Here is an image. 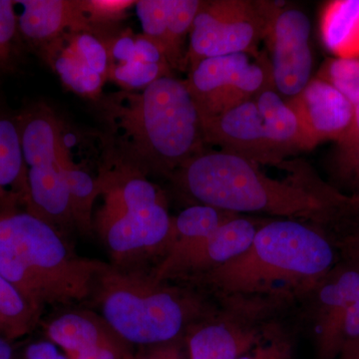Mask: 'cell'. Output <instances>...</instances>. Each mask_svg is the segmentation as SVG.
Here are the masks:
<instances>
[{"mask_svg": "<svg viewBox=\"0 0 359 359\" xmlns=\"http://www.w3.org/2000/svg\"><path fill=\"white\" fill-rule=\"evenodd\" d=\"M290 347L287 342L276 340L266 346H257L249 353L238 359H290Z\"/></svg>", "mask_w": 359, "mask_h": 359, "instance_id": "cell-31", "label": "cell"}, {"mask_svg": "<svg viewBox=\"0 0 359 359\" xmlns=\"http://www.w3.org/2000/svg\"><path fill=\"white\" fill-rule=\"evenodd\" d=\"M339 235L332 242L344 255V259L359 264V219L358 216L339 226Z\"/></svg>", "mask_w": 359, "mask_h": 359, "instance_id": "cell-30", "label": "cell"}, {"mask_svg": "<svg viewBox=\"0 0 359 359\" xmlns=\"http://www.w3.org/2000/svg\"><path fill=\"white\" fill-rule=\"evenodd\" d=\"M108 268L77 255L60 231L36 215L0 212V275L39 313L92 299Z\"/></svg>", "mask_w": 359, "mask_h": 359, "instance_id": "cell-3", "label": "cell"}, {"mask_svg": "<svg viewBox=\"0 0 359 359\" xmlns=\"http://www.w3.org/2000/svg\"><path fill=\"white\" fill-rule=\"evenodd\" d=\"M0 359H13V347L9 340L0 337Z\"/></svg>", "mask_w": 359, "mask_h": 359, "instance_id": "cell-36", "label": "cell"}, {"mask_svg": "<svg viewBox=\"0 0 359 359\" xmlns=\"http://www.w3.org/2000/svg\"><path fill=\"white\" fill-rule=\"evenodd\" d=\"M318 78L332 84L354 106L359 103V58L330 61Z\"/></svg>", "mask_w": 359, "mask_h": 359, "instance_id": "cell-27", "label": "cell"}, {"mask_svg": "<svg viewBox=\"0 0 359 359\" xmlns=\"http://www.w3.org/2000/svg\"><path fill=\"white\" fill-rule=\"evenodd\" d=\"M18 32L28 43L42 49L67 32H91L80 0H18Z\"/></svg>", "mask_w": 359, "mask_h": 359, "instance_id": "cell-15", "label": "cell"}, {"mask_svg": "<svg viewBox=\"0 0 359 359\" xmlns=\"http://www.w3.org/2000/svg\"><path fill=\"white\" fill-rule=\"evenodd\" d=\"M311 32L308 15L297 9H282L271 25V77L278 93L285 98L297 96L311 82Z\"/></svg>", "mask_w": 359, "mask_h": 359, "instance_id": "cell-10", "label": "cell"}, {"mask_svg": "<svg viewBox=\"0 0 359 359\" xmlns=\"http://www.w3.org/2000/svg\"><path fill=\"white\" fill-rule=\"evenodd\" d=\"M142 359H181L178 351L174 347H162V348L157 349L154 353H151L150 355Z\"/></svg>", "mask_w": 359, "mask_h": 359, "instance_id": "cell-34", "label": "cell"}, {"mask_svg": "<svg viewBox=\"0 0 359 359\" xmlns=\"http://www.w3.org/2000/svg\"><path fill=\"white\" fill-rule=\"evenodd\" d=\"M25 359H70L59 353L53 342L39 341L26 348Z\"/></svg>", "mask_w": 359, "mask_h": 359, "instance_id": "cell-33", "label": "cell"}, {"mask_svg": "<svg viewBox=\"0 0 359 359\" xmlns=\"http://www.w3.org/2000/svg\"><path fill=\"white\" fill-rule=\"evenodd\" d=\"M257 228L249 219L233 218L219 226L209 237L186 249L165 256L153 271L156 280L204 271L221 266L248 250Z\"/></svg>", "mask_w": 359, "mask_h": 359, "instance_id": "cell-11", "label": "cell"}, {"mask_svg": "<svg viewBox=\"0 0 359 359\" xmlns=\"http://www.w3.org/2000/svg\"><path fill=\"white\" fill-rule=\"evenodd\" d=\"M172 68L167 65L131 60L128 62L111 65L108 79L112 80L125 90L146 88L163 76L171 74Z\"/></svg>", "mask_w": 359, "mask_h": 359, "instance_id": "cell-24", "label": "cell"}, {"mask_svg": "<svg viewBox=\"0 0 359 359\" xmlns=\"http://www.w3.org/2000/svg\"><path fill=\"white\" fill-rule=\"evenodd\" d=\"M41 313L0 275V337L13 340L32 332Z\"/></svg>", "mask_w": 359, "mask_h": 359, "instance_id": "cell-23", "label": "cell"}, {"mask_svg": "<svg viewBox=\"0 0 359 359\" xmlns=\"http://www.w3.org/2000/svg\"><path fill=\"white\" fill-rule=\"evenodd\" d=\"M82 11L89 21L93 34L98 36L103 28H112L127 16L134 0H80Z\"/></svg>", "mask_w": 359, "mask_h": 359, "instance_id": "cell-25", "label": "cell"}, {"mask_svg": "<svg viewBox=\"0 0 359 359\" xmlns=\"http://www.w3.org/2000/svg\"><path fill=\"white\" fill-rule=\"evenodd\" d=\"M335 264L332 238L287 219L262 226L245 252L202 276L226 294H264L304 285L313 290Z\"/></svg>", "mask_w": 359, "mask_h": 359, "instance_id": "cell-4", "label": "cell"}, {"mask_svg": "<svg viewBox=\"0 0 359 359\" xmlns=\"http://www.w3.org/2000/svg\"><path fill=\"white\" fill-rule=\"evenodd\" d=\"M202 126L205 143L219 146L222 152L257 165L280 162L266 140L263 119L255 100L204 120Z\"/></svg>", "mask_w": 359, "mask_h": 359, "instance_id": "cell-13", "label": "cell"}, {"mask_svg": "<svg viewBox=\"0 0 359 359\" xmlns=\"http://www.w3.org/2000/svg\"><path fill=\"white\" fill-rule=\"evenodd\" d=\"M287 102L299 118L309 149L321 142L339 141L353 123L355 106L320 78L311 79Z\"/></svg>", "mask_w": 359, "mask_h": 359, "instance_id": "cell-12", "label": "cell"}, {"mask_svg": "<svg viewBox=\"0 0 359 359\" xmlns=\"http://www.w3.org/2000/svg\"><path fill=\"white\" fill-rule=\"evenodd\" d=\"M124 341V339H121L119 341L112 342V344H101V346L92 347L87 351L70 354V359H119L118 355L121 351L122 342Z\"/></svg>", "mask_w": 359, "mask_h": 359, "instance_id": "cell-32", "label": "cell"}, {"mask_svg": "<svg viewBox=\"0 0 359 359\" xmlns=\"http://www.w3.org/2000/svg\"><path fill=\"white\" fill-rule=\"evenodd\" d=\"M171 178L201 204L228 212L311 219L335 226L359 211L355 197L269 178L256 163L222 151L195 156Z\"/></svg>", "mask_w": 359, "mask_h": 359, "instance_id": "cell-2", "label": "cell"}, {"mask_svg": "<svg viewBox=\"0 0 359 359\" xmlns=\"http://www.w3.org/2000/svg\"><path fill=\"white\" fill-rule=\"evenodd\" d=\"M231 219H233L231 212L211 205H196L187 208L174 219L173 242L166 255L201 242Z\"/></svg>", "mask_w": 359, "mask_h": 359, "instance_id": "cell-22", "label": "cell"}, {"mask_svg": "<svg viewBox=\"0 0 359 359\" xmlns=\"http://www.w3.org/2000/svg\"><path fill=\"white\" fill-rule=\"evenodd\" d=\"M40 52L67 88L93 100L102 95L107 79L90 67L75 46L71 32L54 40Z\"/></svg>", "mask_w": 359, "mask_h": 359, "instance_id": "cell-18", "label": "cell"}, {"mask_svg": "<svg viewBox=\"0 0 359 359\" xmlns=\"http://www.w3.org/2000/svg\"><path fill=\"white\" fill-rule=\"evenodd\" d=\"M162 283L153 273L109 266L92 299L125 341L142 346L164 344L183 330L190 309L179 292Z\"/></svg>", "mask_w": 359, "mask_h": 359, "instance_id": "cell-5", "label": "cell"}, {"mask_svg": "<svg viewBox=\"0 0 359 359\" xmlns=\"http://www.w3.org/2000/svg\"><path fill=\"white\" fill-rule=\"evenodd\" d=\"M259 344L256 330L231 323L200 327L189 339L190 359H238Z\"/></svg>", "mask_w": 359, "mask_h": 359, "instance_id": "cell-20", "label": "cell"}, {"mask_svg": "<svg viewBox=\"0 0 359 359\" xmlns=\"http://www.w3.org/2000/svg\"><path fill=\"white\" fill-rule=\"evenodd\" d=\"M185 82L202 121L255 100L264 89L275 88L271 65L252 60L248 53L203 59L190 68Z\"/></svg>", "mask_w": 359, "mask_h": 359, "instance_id": "cell-9", "label": "cell"}, {"mask_svg": "<svg viewBox=\"0 0 359 359\" xmlns=\"http://www.w3.org/2000/svg\"><path fill=\"white\" fill-rule=\"evenodd\" d=\"M359 287V264L344 259L316 287L313 306L318 358L335 359V337Z\"/></svg>", "mask_w": 359, "mask_h": 359, "instance_id": "cell-14", "label": "cell"}, {"mask_svg": "<svg viewBox=\"0 0 359 359\" xmlns=\"http://www.w3.org/2000/svg\"><path fill=\"white\" fill-rule=\"evenodd\" d=\"M353 197L358 198V199L359 200V191H358V193L356 194L355 196H353Z\"/></svg>", "mask_w": 359, "mask_h": 359, "instance_id": "cell-37", "label": "cell"}, {"mask_svg": "<svg viewBox=\"0 0 359 359\" xmlns=\"http://www.w3.org/2000/svg\"><path fill=\"white\" fill-rule=\"evenodd\" d=\"M28 187L18 122L0 116V205L1 212L16 203L27 205Z\"/></svg>", "mask_w": 359, "mask_h": 359, "instance_id": "cell-19", "label": "cell"}, {"mask_svg": "<svg viewBox=\"0 0 359 359\" xmlns=\"http://www.w3.org/2000/svg\"><path fill=\"white\" fill-rule=\"evenodd\" d=\"M321 37L337 58H359V0H337L321 14Z\"/></svg>", "mask_w": 359, "mask_h": 359, "instance_id": "cell-21", "label": "cell"}, {"mask_svg": "<svg viewBox=\"0 0 359 359\" xmlns=\"http://www.w3.org/2000/svg\"><path fill=\"white\" fill-rule=\"evenodd\" d=\"M280 11L278 2L263 0L202 1L189 34L187 66L205 58L254 53Z\"/></svg>", "mask_w": 359, "mask_h": 359, "instance_id": "cell-8", "label": "cell"}, {"mask_svg": "<svg viewBox=\"0 0 359 359\" xmlns=\"http://www.w3.org/2000/svg\"><path fill=\"white\" fill-rule=\"evenodd\" d=\"M15 1L0 0V75L13 70L15 65L18 32Z\"/></svg>", "mask_w": 359, "mask_h": 359, "instance_id": "cell-28", "label": "cell"}, {"mask_svg": "<svg viewBox=\"0 0 359 359\" xmlns=\"http://www.w3.org/2000/svg\"><path fill=\"white\" fill-rule=\"evenodd\" d=\"M358 339H359V287L353 302L346 309L337 330L334 344L337 358L346 346L353 344Z\"/></svg>", "mask_w": 359, "mask_h": 359, "instance_id": "cell-29", "label": "cell"}, {"mask_svg": "<svg viewBox=\"0 0 359 359\" xmlns=\"http://www.w3.org/2000/svg\"><path fill=\"white\" fill-rule=\"evenodd\" d=\"M47 335L69 354L123 339L102 316L79 309L65 311L53 318L47 327Z\"/></svg>", "mask_w": 359, "mask_h": 359, "instance_id": "cell-16", "label": "cell"}, {"mask_svg": "<svg viewBox=\"0 0 359 359\" xmlns=\"http://www.w3.org/2000/svg\"><path fill=\"white\" fill-rule=\"evenodd\" d=\"M337 170L344 181L349 182L359 191V103L354 108V117L346 133L337 141Z\"/></svg>", "mask_w": 359, "mask_h": 359, "instance_id": "cell-26", "label": "cell"}, {"mask_svg": "<svg viewBox=\"0 0 359 359\" xmlns=\"http://www.w3.org/2000/svg\"><path fill=\"white\" fill-rule=\"evenodd\" d=\"M95 102L111 165L172 177L205 151L200 112L183 80L167 75L144 89L102 94Z\"/></svg>", "mask_w": 359, "mask_h": 359, "instance_id": "cell-1", "label": "cell"}, {"mask_svg": "<svg viewBox=\"0 0 359 359\" xmlns=\"http://www.w3.org/2000/svg\"><path fill=\"white\" fill-rule=\"evenodd\" d=\"M255 101L266 140L280 161L290 153L309 149L299 118L273 87L264 89Z\"/></svg>", "mask_w": 359, "mask_h": 359, "instance_id": "cell-17", "label": "cell"}, {"mask_svg": "<svg viewBox=\"0 0 359 359\" xmlns=\"http://www.w3.org/2000/svg\"><path fill=\"white\" fill-rule=\"evenodd\" d=\"M103 207L95 218L97 230L118 263L168 244L174 238L170 217L157 187L146 176L111 167L102 176Z\"/></svg>", "mask_w": 359, "mask_h": 359, "instance_id": "cell-6", "label": "cell"}, {"mask_svg": "<svg viewBox=\"0 0 359 359\" xmlns=\"http://www.w3.org/2000/svg\"><path fill=\"white\" fill-rule=\"evenodd\" d=\"M337 358L359 359V339L354 341L353 344H349L348 346H346Z\"/></svg>", "mask_w": 359, "mask_h": 359, "instance_id": "cell-35", "label": "cell"}, {"mask_svg": "<svg viewBox=\"0 0 359 359\" xmlns=\"http://www.w3.org/2000/svg\"><path fill=\"white\" fill-rule=\"evenodd\" d=\"M18 126L27 169V211L57 230L78 229L61 160L63 122L50 108L37 105L18 118Z\"/></svg>", "mask_w": 359, "mask_h": 359, "instance_id": "cell-7", "label": "cell"}]
</instances>
